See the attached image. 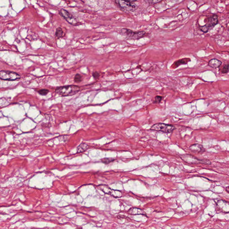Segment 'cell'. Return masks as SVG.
I'll list each match as a JSON object with an SVG mask.
<instances>
[{
	"mask_svg": "<svg viewBox=\"0 0 229 229\" xmlns=\"http://www.w3.org/2000/svg\"><path fill=\"white\" fill-rule=\"evenodd\" d=\"M80 90V87L77 86H66L59 87L56 89L57 94L62 96H68L75 95Z\"/></svg>",
	"mask_w": 229,
	"mask_h": 229,
	"instance_id": "cell-1",
	"label": "cell"
},
{
	"mask_svg": "<svg viewBox=\"0 0 229 229\" xmlns=\"http://www.w3.org/2000/svg\"><path fill=\"white\" fill-rule=\"evenodd\" d=\"M175 127L172 125L164 123H157L153 125L150 129L154 131H160L165 133H171L173 132Z\"/></svg>",
	"mask_w": 229,
	"mask_h": 229,
	"instance_id": "cell-2",
	"label": "cell"
},
{
	"mask_svg": "<svg viewBox=\"0 0 229 229\" xmlns=\"http://www.w3.org/2000/svg\"><path fill=\"white\" fill-rule=\"evenodd\" d=\"M0 78L2 80L14 81L20 79L21 77L15 72L4 71L0 72Z\"/></svg>",
	"mask_w": 229,
	"mask_h": 229,
	"instance_id": "cell-3",
	"label": "cell"
},
{
	"mask_svg": "<svg viewBox=\"0 0 229 229\" xmlns=\"http://www.w3.org/2000/svg\"><path fill=\"white\" fill-rule=\"evenodd\" d=\"M102 191L105 193L110 195L115 198H120L122 196V194L120 191L112 190L107 185H101L99 187Z\"/></svg>",
	"mask_w": 229,
	"mask_h": 229,
	"instance_id": "cell-4",
	"label": "cell"
},
{
	"mask_svg": "<svg viewBox=\"0 0 229 229\" xmlns=\"http://www.w3.org/2000/svg\"><path fill=\"white\" fill-rule=\"evenodd\" d=\"M130 2L126 0H118V2L121 8L123 11H127L135 10L136 8L135 5Z\"/></svg>",
	"mask_w": 229,
	"mask_h": 229,
	"instance_id": "cell-5",
	"label": "cell"
},
{
	"mask_svg": "<svg viewBox=\"0 0 229 229\" xmlns=\"http://www.w3.org/2000/svg\"><path fill=\"white\" fill-rule=\"evenodd\" d=\"M60 13L61 15L64 18H65L68 21V22H69L71 24L75 25L77 24V21L75 19L74 17H73L67 11L64 10V9H61L60 11Z\"/></svg>",
	"mask_w": 229,
	"mask_h": 229,
	"instance_id": "cell-6",
	"label": "cell"
},
{
	"mask_svg": "<svg viewBox=\"0 0 229 229\" xmlns=\"http://www.w3.org/2000/svg\"><path fill=\"white\" fill-rule=\"evenodd\" d=\"M218 209L223 213H229V202L224 200H220L217 203Z\"/></svg>",
	"mask_w": 229,
	"mask_h": 229,
	"instance_id": "cell-7",
	"label": "cell"
},
{
	"mask_svg": "<svg viewBox=\"0 0 229 229\" xmlns=\"http://www.w3.org/2000/svg\"><path fill=\"white\" fill-rule=\"evenodd\" d=\"M182 158L185 162L189 163H198L201 161L199 160L195 157L190 155H183L181 156Z\"/></svg>",
	"mask_w": 229,
	"mask_h": 229,
	"instance_id": "cell-8",
	"label": "cell"
},
{
	"mask_svg": "<svg viewBox=\"0 0 229 229\" xmlns=\"http://www.w3.org/2000/svg\"><path fill=\"white\" fill-rule=\"evenodd\" d=\"M190 149L193 152L200 154L203 153L205 151V149L203 148V146L198 144L192 145L190 147Z\"/></svg>",
	"mask_w": 229,
	"mask_h": 229,
	"instance_id": "cell-9",
	"label": "cell"
},
{
	"mask_svg": "<svg viewBox=\"0 0 229 229\" xmlns=\"http://www.w3.org/2000/svg\"><path fill=\"white\" fill-rule=\"evenodd\" d=\"M218 23V17L217 15H213L209 17L208 19L209 25L210 27V28H213Z\"/></svg>",
	"mask_w": 229,
	"mask_h": 229,
	"instance_id": "cell-10",
	"label": "cell"
},
{
	"mask_svg": "<svg viewBox=\"0 0 229 229\" xmlns=\"http://www.w3.org/2000/svg\"><path fill=\"white\" fill-rule=\"evenodd\" d=\"M191 61V59L189 58H184V59H180L174 62V63L172 65L171 67H173L174 69L179 67L180 65L182 64H187L188 62Z\"/></svg>",
	"mask_w": 229,
	"mask_h": 229,
	"instance_id": "cell-11",
	"label": "cell"
},
{
	"mask_svg": "<svg viewBox=\"0 0 229 229\" xmlns=\"http://www.w3.org/2000/svg\"><path fill=\"white\" fill-rule=\"evenodd\" d=\"M222 62L219 60L217 59H213L209 61L208 63L209 66L211 67V68L216 69V68H218L221 65Z\"/></svg>",
	"mask_w": 229,
	"mask_h": 229,
	"instance_id": "cell-12",
	"label": "cell"
},
{
	"mask_svg": "<svg viewBox=\"0 0 229 229\" xmlns=\"http://www.w3.org/2000/svg\"><path fill=\"white\" fill-rule=\"evenodd\" d=\"M128 213L132 215H146V213L143 210L140 209L135 208L130 209L128 211Z\"/></svg>",
	"mask_w": 229,
	"mask_h": 229,
	"instance_id": "cell-13",
	"label": "cell"
},
{
	"mask_svg": "<svg viewBox=\"0 0 229 229\" xmlns=\"http://www.w3.org/2000/svg\"><path fill=\"white\" fill-rule=\"evenodd\" d=\"M89 148L88 145L86 143H82L80 144L77 148V153H82L86 151Z\"/></svg>",
	"mask_w": 229,
	"mask_h": 229,
	"instance_id": "cell-14",
	"label": "cell"
},
{
	"mask_svg": "<svg viewBox=\"0 0 229 229\" xmlns=\"http://www.w3.org/2000/svg\"><path fill=\"white\" fill-rule=\"evenodd\" d=\"M220 71L223 74H227L229 72V64H224L220 68Z\"/></svg>",
	"mask_w": 229,
	"mask_h": 229,
	"instance_id": "cell-15",
	"label": "cell"
},
{
	"mask_svg": "<svg viewBox=\"0 0 229 229\" xmlns=\"http://www.w3.org/2000/svg\"><path fill=\"white\" fill-rule=\"evenodd\" d=\"M200 30L202 32H204V33H207L210 29V27L209 25L208 24H207L203 26H200Z\"/></svg>",
	"mask_w": 229,
	"mask_h": 229,
	"instance_id": "cell-16",
	"label": "cell"
},
{
	"mask_svg": "<svg viewBox=\"0 0 229 229\" xmlns=\"http://www.w3.org/2000/svg\"><path fill=\"white\" fill-rule=\"evenodd\" d=\"M114 160L115 159L113 158H104L102 159L101 161L104 164H108L114 161Z\"/></svg>",
	"mask_w": 229,
	"mask_h": 229,
	"instance_id": "cell-17",
	"label": "cell"
},
{
	"mask_svg": "<svg viewBox=\"0 0 229 229\" xmlns=\"http://www.w3.org/2000/svg\"><path fill=\"white\" fill-rule=\"evenodd\" d=\"M74 81L77 83H80L83 81V77L80 74H76L74 77Z\"/></svg>",
	"mask_w": 229,
	"mask_h": 229,
	"instance_id": "cell-18",
	"label": "cell"
},
{
	"mask_svg": "<svg viewBox=\"0 0 229 229\" xmlns=\"http://www.w3.org/2000/svg\"><path fill=\"white\" fill-rule=\"evenodd\" d=\"M63 31L62 29L59 27L57 29L56 32V36L58 38H60L62 36Z\"/></svg>",
	"mask_w": 229,
	"mask_h": 229,
	"instance_id": "cell-19",
	"label": "cell"
},
{
	"mask_svg": "<svg viewBox=\"0 0 229 229\" xmlns=\"http://www.w3.org/2000/svg\"><path fill=\"white\" fill-rule=\"evenodd\" d=\"M162 97L161 96H156L155 97V100L153 101L154 103H159L162 101Z\"/></svg>",
	"mask_w": 229,
	"mask_h": 229,
	"instance_id": "cell-20",
	"label": "cell"
},
{
	"mask_svg": "<svg viewBox=\"0 0 229 229\" xmlns=\"http://www.w3.org/2000/svg\"><path fill=\"white\" fill-rule=\"evenodd\" d=\"M39 93L42 96H46L49 93V90L47 89H42L38 91Z\"/></svg>",
	"mask_w": 229,
	"mask_h": 229,
	"instance_id": "cell-21",
	"label": "cell"
},
{
	"mask_svg": "<svg viewBox=\"0 0 229 229\" xmlns=\"http://www.w3.org/2000/svg\"><path fill=\"white\" fill-rule=\"evenodd\" d=\"M92 76L95 79H97L100 76V74L98 72H94L92 74Z\"/></svg>",
	"mask_w": 229,
	"mask_h": 229,
	"instance_id": "cell-22",
	"label": "cell"
},
{
	"mask_svg": "<svg viewBox=\"0 0 229 229\" xmlns=\"http://www.w3.org/2000/svg\"><path fill=\"white\" fill-rule=\"evenodd\" d=\"M226 190L227 193H229V186L227 187L226 188Z\"/></svg>",
	"mask_w": 229,
	"mask_h": 229,
	"instance_id": "cell-23",
	"label": "cell"
},
{
	"mask_svg": "<svg viewBox=\"0 0 229 229\" xmlns=\"http://www.w3.org/2000/svg\"><path fill=\"white\" fill-rule=\"evenodd\" d=\"M126 1H129V2H133V1H135L136 0H126Z\"/></svg>",
	"mask_w": 229,
	"mask_h": 229,
	"instance_id": "cell-24",
	"label": "cell"
}]
</instances>
